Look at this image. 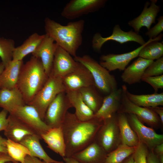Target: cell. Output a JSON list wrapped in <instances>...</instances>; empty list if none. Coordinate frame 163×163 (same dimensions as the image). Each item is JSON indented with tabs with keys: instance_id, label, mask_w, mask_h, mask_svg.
Segmentation results:
<instances>
[{
	"instance_id": "7c38bea8",
	"label": "cell",
	"mask_w": 163,
	"mask_h": 163,
	"mask_svg": "<svg viewBox=\"0 0 163 163\" xmlns=\"http://www.w3.org/2000/svg\"><path fill=\"white\" fill-rule=\"evenodd\" d=\"M130 125L136 133L139 141L153 150L157 145L163 143V135L157 133L152 129L145 126L135 115L129 114Z\"/></svg>"
},
{
	"instance_id": "2e32d148",
	"label": "cell",
	"mask_w": 163,
	"mask_h": 163,
	"mask_svg": "<svg viewBox=\"0 0 163 163\" xmlns=\"http://www.w3.org/2000/svg\"><path fill=\"white\" fill-rule=\"evenodd\" d=\"M151 3L147 1L140 15L128 21V25L132 27L136 33L139 34L140 29L145 27L148 30L152 24L155 23V20L160 11V7L156 5L157 0H151Z\"/></svg>"
},
{
	"instance_id": "7dc6e473",
	"label": "cell",
	"mask_w": 163,
	"mask_h": 163,
	"mask_svg": "<svg viewBox=\"0 0 163 163\" xmlns=\"http://www.w3.org/2000/svg\"><path fill=\"white\" fill-rule=\"evenodd\" d=\"M121 163H134L132 155L127 158Z\"/></svg>"
},
{
	"instance_id": "7a4b0ae2",
	"label": "cell",
	"mask_w": 163,
	"mask_h": 163,
	"mask_svg": "<svg viewBox=\"0 0 163 163\" xmlns=\"http://www.w3.org/2000/svg\"><path fill=\"white\" fill-rule=\"evenodd\" d=\"M85 24V21L81 19L62 25L47 17L44 20L45 34L53 39L59 46L75 57L82 43Z\"/></svg>"
},
{
	"instance_id": "f35d334b",
	"label": "cell",
	"mask_w": 163,
	"mask_h": 163,
	"mask_svg": "<svg viewBox=\"0 0 163 163\" xmlns=\"http://www.w3.org/2000/svg\"><path fill=\"white\" fill-rule=\"evenodd\" d=\"M8 112L5 110L3 109L0 111V132L4 131L8 124L7 114Z\"/></svg>"
},
{
	"instance_id": "cb8c5ba5",
	"label": "cell",
	"mask_w": 163,
	"mask_h": 163,
	"mask_svg": "<svg viewBox=\"0 0 163 163\" xmlns=\"http://www.w3.org/2000/svg\"><path fill=\"white\" fill-rule=\"evenodd\" d=\"M47 147L62 158L66 156V144L62 127L51 128L41 135Z\"/></svg>"
},
{
	"instance_id": "f546056e",
	"label": "cell",
	"mask_w": 163,
	"mask_h": 163,
	"mask_svg": "<svg viewBox=\"0 0 163 163\" xmlns=\"http://www.w3.org/2000/svg\"><path fill=\"white\" fill-rule=\"evenodd\" d=\"M162 36L163 34H161L154 39H149L148 43L140 50L138 56L153 61L163 57V41L158 42Z\"/></svg>"
},
{
	"instance_id": "5b68a950",
	"label": "cell",
	"mask_w": 163,
	"mask_h": 163,
	"mask_svg": "<svg viewBox=\"0 0 163 163\" xmlns=\"http://www.w3.org/2000/svg\"><path fill=\"white\" fill-rule=\"evenodd\" d=\"M66 91L62 78L50 74L43 86L28 105L35 108L43 121L49 105L58 94Z\"/></svg>"
},
{
	"instance_id": "ab89813d",
	"label": "cell",
	"mask_w": 163,
	"mask_h": 163,
	"mask_svg": "<svg viewBox=\"0 0 163 163\" xmlns=\"http://www.w3.org/2000/svg\"><path fill=\"white\" fill-rule=\"evenodd\" d=\"M146 160L147 163H160L158 156L153 150L148 151Z\"/></svg>"
},
{
	"instance_id": "603a6c76",
	"label": "cell",
	"mask_w": 163,
	"mask_h": 163,
	"mask_svg": "<svg viewBox=\"0 0 163 163\" xmlns=\"http://www.w3.org/2000/svg\"><path fill=\"white\" fill-rule=\"evenodd\" d=\"M18 87L11 89H0V107L10 114L16 108L26 105Z\"/></svg>"
},
{
	"instance_id": "277c9868",
	"label": "cell",
	"mask_w": 163,
	"mask_h": 163,
	"mask_svg": "<svg viewBox=\"0 0 163 163\" xmlns=\"http://www.w3.org/2000/svg\"><path fill=\"white\" fill-rule=\"evenodd\" d=\"M74 59L89 70L93 78L95 87L103 94L107 95L118 89L117 83L114 76L90 56H77Z\"/></svg>"
},
{
	"instance_id": "b9f144b4",
	"label": "cell",
	"mask_w": 163,
	"mask_h": 163,
	"mask_svg": "<svg viewBox=\"0 0 163 163\" xmlns=\"http://www.w3.org/2000/svg\"><path fill=\"white\" fill-rule=\"evenodd\" d=\"M14 161L8 153L0 152V163Z\"/></svg>"
},
{
	"instance_id": "c3c4849f",
	"label": "cell",
	"mask_w": 163,
	"mask_h": 163,
	"mask_svg": "<svg viewBox=\"0 0 163 163\" xmlns=\"http://www.w3.org/2000/svg\"><path fill=\"white\" fill-rule=\"evenodd\" d=\"M5 68V66L2 62L0 63V76Z\"/></svg>"
},
{
	"instance_id": "ee69618b",
	"label": "cell",
	"mask_w": 163,
	"mask_h": 163,
	"mask_svg": "<svg viewBox=\"0 0 163 163\" xmlns=\"http://www.w3.org/2000/svg\"><path fill=\"white\" fill-rule=\"evenodd\" d=\"M159 117L161 123H163V107H150Z\"/></svg>"
},
{
	"instance_id": "d6986e66",
	"label": "cell",
	"mask_w": 163,
	"mask_h": 163,
	"mask_svg": "<svg viewBox=\"0 0 163 163\" xmlns=\"http://www.w3.org/2000/svg\"><path fill=\"white\" fill-rule=\"evenodd\" d=\"M107 153L95 141L71 157L79 163H104Z\"/></svg>"
},
{
	"instance_id": "484cf974",
	"label": "cell",
	"mask_w": 163,
	"mask_h": 163,
	"mask_svg": "<svg viewBox=\"0 0 163 163\" xmlns=\"http://www.w3.org/2000/svg\"><path fill=\"white\" fill-rule=\"evenodd\" d=\"M66 93L72 107L75 108L74 114L78 119L86 121L94 118V113L84 102L78 91H67Z\"/></svg>"
},
{
	"instance_id": "d6a6232c",
	"label": "cell",
	"mask_w": 163,
	"mask_h": 163,
	"mask_svg": "<svg viewBox=\"0 0 163 163\" xmlns=\"http://www.w3.org/2000/svg\"><path fill=\"white\" fill-rule=\"evenodd\" d=\"M6 145L8 154L14 161L24 163L26 156L30 155L28 149L20 143L7 139Z\"/></svg>"
},
{
	"instance_id": "ac0fdd59",
	"label": "cell",
	"mask_w": 163,
	"mask_h": 163,
	"mask_svg": "<svg viewBox=\"0 0 163 163\" xmlns=\"http://www.w3.org/2000/svg\"><path fill=\"white\" fill-rule=\"evenodd\" d=\"M122 89L120 88L106 95L103 100L102 105L94 114V117L103 121L111 117L121 106Z\"/></svg>"
},
{
	"instance_id": "4dcf8cb0",
	"label": "cell",
	"mask_w": 163,
	"mask_h": 163,
	"mask_svg": "<svg viewBox=\"0 0 163 163\" xmlns=\"http://www.w3.org/2000/svg\"><path fill=\"white\" fill-rule=\"evenodd\" d=\"M96 88L95 86L93 85L78 90L84 102L94 114L101 107L104 99Z\"/></svg>"
},
{
	"instance_id": "1f68e13d",
	"label": "cell",
	"mask_w": 163,
	"mask_h": 163,
	"mask_svg": "<svg viewBox=\"0 0 163 163\" xmlns=\"http://www.w3.org/2000/svg\"><path fill=\"white\" fill-rule=\"evenodd\" d=\"M136 146L130 147L122 144L119 145L107 154L104 163H121L133 153Z\"/></svg>"
},
{
	"instance_id": "9c48e42d",
	"label": "cell",
	"mask_w": 163,
	"mask_h": 163,
	"mask_svg": "<svg viewBox=\"0 0 163 163\" xmlns=\"http://www.w3.org/2000/svg\"><path fill=\"white\" fill-rule=\"evenodd\" d=\"M107 2L106 0H71L65 5L61 15L67 19H75L98 11L105 6Z\"/></svg>"
},
{
	"instance_id": "74e56055",
	"label": "cell",
	"mask_w": 163,
	"mask_h": 163,
	"mask_svg": "<svg viewBox=\"0 0 163 163\" xmlns=\"http://www.w3.org/2000/svg\"><path fill=\"white\" fill-rule=\"evenodd\" d=\"M141 81L150 85L153 88L155 92H157L159 89L163 88V75L158 76L143 78Z\"/></svg>"
},
{
	"instance_id": "8992f818",
	"label": "cell",
	"mask_w": 163,
	"mask_h": 163,
	"mask_svg": "<svg viewBox=\"0 0 163 163\" xmlns=\"http://www.w3.org/2000/svg\"><path fill=\"white\" fill-rule=\"evenodd\" d=\"M107 153L115 149L121 142L117 117L114 114L103 120L94 140Z\"/></svg>"
},
{
	"instance_id": "d4e9b609",
	"label": "cell",
	"mask_w": 163,
	"mask_h": 163,
	"mask_svg": "<svg viewBox=\"0 0 163 163\" xmlns=\"http://www.w3.org/2000/svg\"><path fill=\"white\" fill-rule=\"evenodd\" d=\"M41 137L36 135H31L24 137L20 143L29 151L30 155L37 158L47 163H64L62 161L55 160L46 153L40 142Z\"/></svg>"
},
{
	"instance_id": "83f0119b",
	"label": "cell",
	"mask_w": 163,
	"mask_h": 163,
	"mask_svg": "<svg viewBox=\"0 0 163 163\" xmlns=\"http://www.w3.org/2000/svg\"><path fill=\"white\" fill-rule=\"evenodd\" d=\"M124 88L128 99L135 104L143 107L150 108L163 105V93L147 94L137 95L129 92L126 86H122Z\"/></svg>"
},
{
	"instance_id": "4fadbf2b",
	"label": "cell",
	"mask_w": 163,
	"mask_h": 163,
	"mask_svg": "<svg viewBox=\"0 0 163 163\" xmlns=\"http://www.w3.org/2000/svg\"><path fill=\"white\" fill-rule=\"evenodd\" d=\"M62 78L66 92L78 91L83 88L95 86L93 78L90 71L79 62L73 71Z\"/></svg>"
},
{
	"instance_id": "30bf717a",
	"label": "cell",
	"mask_w": 163,
	"mask_h": 163,
	"mask_svg": "<svg viewBox=\"0 0 163 163\" xmlns=\"http://www.w3.org/2000/svg\"><path fill=\"white\" fill-rule=\"evenodd\" d=\"M9 114L15 116L41 137L42 134L50 129L41 119L35 108L32 106L26 104L16 108Z\"/></svg>"
},
{
	"instance_id": "ffe728a7",
	"label": "cell",
	"mask_w": 163,
	"mask_h": 163,
	"mask_svg": "<svg viewBox=\"0 0 163 163\" xmlns=\"http://www.w3.org/2000/svg\"><path fill=\"white\" fill-rule=\"evenodd\" d=\"M154 61L138 57L124 70L121 76L123 82L129 85L140 82L145 70Z\"/></svg>"
},
{
	"instance_id": "52a82bcc",
	"label": "cell",
	"mask_w": 163,
	"mask_h": 163,
	"mask_svg": "<svg viewBox=\"0 0 163 163\" xmlns=\"http://www.w3.org/2000/svg\"><path fill=\"white\" fill-rule=\"evenodd\" d=\"M72 107L66 92L61 93L49 105L43 121L50 128L62 127L68 110Z\"/></svg>"
},
{
	"instance_id": "5bb4252c",
	"label": "cell",
	"mask_w": 163,
	"mask_h": 163,
	"mask_svg": "<svg viewBox=\"0 0 163 163\" xmlns=\"http://www.w3.org/2000/svg\"><path fill=\"white\" fill-rule=\"evenodd\" d=\"M131 51L121 54L103 55L100 58V64L109 72L118 69L124 71L130 62L138 56L142 48L149 42Z\"/></svg>"
},
{
	"instance_id": "d590c367",
	"label": "cell",
	"mask_w": 163,
	"mask_h": 163,
	"mask_svg": "<svg viewBox=\"0 0 163 163\" xmlns=\"http://www.w3.org/2000/svg\"><path fill=\"white\" fill-rule=\"evenodd\" d=\"M148 151L147 147L139 142L132 154L134 163H147L146 157Z\"/></svg>"
},
{
	"instance_id": "836d02e7",
	"label": "cell",
	"mask_w": 163,
	"mask_h": 163,
	"mask_svg": "<svg viewBox=\"0 0 163 163\" xmlns=\"http://www.w3.org/2000/svg\"><path fill=\"white\" fill-rule=\"evenodd\" d=\"M15 47L13 39L0 36V57L5 67L12 60Z\"/></svg>"
},
{
	"instance_id": "ba28073f",
	"label": "cell",
	"mask_w": 163,
	"mask_h": 163,
	"mask_svg": "<svg viewBox=\"0 0 163 163\" xmlns=\"http://www.w3.org/2000/svg\"><path fill=\"white\" fill-rule=\"evenodd\" d=\"M110 40L116 41L120 44L129 41H133L141 45L144 44L146 42L143 37L139 34L132 30L125 31L121 28L119 25L116 24L114 27L112 34L107 37H103L99 33H96L92 40V46L95 51L99 52L104 43Z\"/></svg>"
},
{
	"instance_id": "6da1fadb",
	"label": "cell",
	"mask_w": 163,
	"mask_h": 163,
	"mask_svg": "<svg viewBox=\"0 0 163 163\" xmlns=\"http://www.w3.org/2000/svg\"><path fill=\"white\" fill-rule=\"evenodd\" d=\"M103 121L94 117L82 121L74 113L68 111L62 126L66 147L65 157H71L93 142Z\"/></svg>"
},
{
	"instance_id": "e0dca14e",
	"label": "cell",
	"mask_w": 163,
	"mask_h": 163,
	"mask_svg": "<svg viewBox=\"0 0 163 163\" xmlns=\"http://www.w3.org/2000/svg\"><path fill=\"white\" fill-rule=\"evenodd\" d=\"M45 34L43 40L32 54L40 60L45 72L49 76L51 70L54 54L58 46L53 39Z\"/></svg>"
},
{
	"instance_id": "7bdbcfd3",
	"label": "cell",
	"mask_w": 163,
	"mask_h": 163,
	"mask_svg": "<svg viewBox=\"0 0 163 163\" xmlns=\"http://www.w3.org/2000/svg\"><path fill=\"white\" fill-rule=\"evenodd\" d=\"M7 139L0 136V152L7 153L6 145Z\"/></svg>"
},
{
	"instance_id": "bcb514c9",
	"label": "cell",
	"mask_w": 163,
	"mask_h": 163,
	"mask_svg": "<svg viewBox=\"0 0 163 163\" xmlns=\"http://www.w3.org/2000/svg\"><path fill=\"white\" fill-rule=\"evenodd\" d=\"M64 163H79L72 157L63 158Z\"/></svg>"
},
{
	"instance_id": "e575fe53",
	"label": "cell",
	"mask_w": 163,
	"mask_h": 163,
	"mask_svg": "<svg viewBox=\"0 0 163 163\" xmlns=\"http://www.w3.org/2000/svg\"><path fill=\"white\" fill-rule=\"evenodd\" d=\"M163 74V57L154 61L146 69L142 78L158 76Z\"/></svg>"
},
{
	"instance_id": "3957f363",
	"label": "cell",
	"mask_w": 163,
	"mask_h": 163,
	"mask_svg": "<svg viewBox=\"0 0 163 163\" xmlns=\"http://www.w3.org/2000/svg\"><path fill=\"white\" fill-rule=\"evenodd\" d=\"M49 76L40 60L32 56L21 68L17 87L28 104L43 86Z\"/></svg>"
},
{
	"instance_id": "60d3db41",
	"label": "cell",
	"mask_w": 163,
	"mask_h": 163,
	"mask_svg": "<svg viewBox=\"0 0 163 163\" xmlns=\"http://www.w3.org/2000/svg\"><path fill=\"white\" fill-rule=\"evenodd\" d=\"M24 163H47L45 162L30 155H28L25 158Z\"/></svg>"
},
{
	"instance_id": "f907efd6",
	"label": "cell",
	"mask_w": 163,
	"mask_h": 163,
	"mask_svg": "<svg viewBox=\"0 0 163 163\" xmlns=\"http://www.w3.org/2000/svg\"><path fill=\"white\" fill-rule=\"evenodd\" d=\"M1 88V86H0V89Z\"/></svg>"
},
{
	"instance_id": "8d00e7d4",
	"label": "cell",
	"mask_w": 163,
	"mask_h": 163,
	"mask_svg": "<svg viewBox=\"0 0 163 163\" xmlns=\"http://www.w3.org/2000/svg\"><path fill=\"white\" fill-rule=\"evenodd\" d=\"M157 20L158 23L146 32L145 34L149 39H154L163 31V16H160Z\"/></svg>"
},
{
	"instance_id": "44dd1931",
	"label": "cell",
	"mask_w": 163,
	"mask_h": 163,
	"mask_svg": "<svg viewBox=\"0 0 163 163\" xmlns=\"http://www.w3.org/2000/svg\"><path fill=\"white\" fill-rule=\"evenodd\" d=\"M8 118V124L4 131V135L7 139L20 143L25 136L29 135H36L13 115L9 114Z\"/></svg>"
},
{
	"instance_id": "f1b7e54d",
	"label": "cell",
	"mask_w": 163,
	"mask_h": 163,
	"mask_svg": "<svg viewBox=\"0 0 163 163\" xmlns=\"http://www.w3.org/2000/svg\"><path fill=\"white\" fill-rule=\"evenodd\" d=\"M45 35L34 33L30 35L22 44L15 47L12 60H23L26 56L30 53L32 54L40 45Z\"/></svg>"
},
{
	"instance_id": "9a60e30c",
	"label": "cell",
	"mask_w": 163,
	"mask_h": 163,
	"mask_svg": "<svg viewBox=\"0 0 163 163\" xmlns=\"http://www.w3.org/2000/svg\"><path fill=\"white\" fill-rule=\"evenodd\" d=\"M78 64L69 53L58 46L50 75L62 78L73 71Z\"/></svg>"
},
{
	"instance_id": "681fc988",
	"label": "cell",
	"mask_w": 163,
	"mask_h": 163,
	"mask_svg": "<svg viewBox=\"0 0 163 163\" xmlns=\"http://www.w3.org/2000/svg\"><path fill=\"white\" fill-rule=\"evenodd\" d=\"M5 163H20L17 161H8V162H5Z\"/></svg>"
},
{
	"instance_id": "4316f807",
	"label": "cell",
	"mask_w": 163,
	"mask_h": 163,
	"mask_svg": "<svg viewBox=\"0 0 163 163\" xmlns=\"http://www.w3.org/2000/svg\"><path fill=\"white\" fill-rule=\"evenodd\" d=\"M117 117L122 144L130 147L137 146L139 142L138 137L131 127L125 113H119Z\"/></svg>"
},
{
	"instance_id": "f6af8a7d",
	"label": "cell",
	"mask_w": 163,
	"mask_h": 163,
	"mask_svg": "<svg viewBox=\"0 0 163 163\" xmlns=\"http://www.w3.org/2000/svg\"><path fill=\"white\" fill-rule=\"evenodd\" d=\"M154 149L157 156L163 155V143L157 145Z\"/></svg>"
},
{
	"instance_id": "7402d4cb",
	"label": "cell",
	"mask_w": 163,
	"mask_h": 163,
	"mask_svg": "<svg viewBox=\"0 0 163 163\" xmlns=\"http://www.w3.org/2000/svg\"><path fill=\"white\" fill-rule=\"evenodd\" d=\"M23 60H12L5 67L0 76L1 88L11 89L17 87Z\"/></svg>"
},
{
	"instance_id": "8fae6325",
	"label": "cell",
	"mask_w": 163,
	"mask_h": 163,
	"mask_svg": "<svg viewBox=\"0 0 163 163\" xmlns=\"http://www.w3.org/2000/svg\"><path fill=\"white\" fill-rule=\"evenodd\" d=\"M121 88L122 92L119 113L134 114L141 122L151 126H154L158 124L160 121V118L153 110L150 108L138 106L131 102L127 97L122 86Z\"/></svg>"
}]
</instances>
